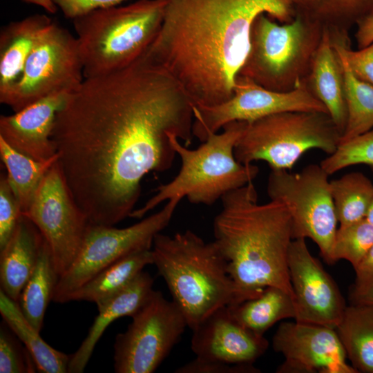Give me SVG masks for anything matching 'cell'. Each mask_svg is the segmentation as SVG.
<instances>
[{
    "instance_id": "cell-1",
    "label": "cell",
    "mask_w": 373,
    "mask_h": 373,
    "mask_svg": "<svg viewBox=\"0 0 373 373\" xmlns=\"http://www.w3.org/2000/svg\"><path fill=\"white\" fill-rule=\"evenodd\" d=\"M194 105L146 53L113 73L85 78L57 113L52 140L71 193L91 224L129 217L149 173L176 154L170 135L191 144Z\"/></svg>"
},
{
    "instance_id": "cell-2",
    "label": "cell",
    "mask_w": 373,
    "mask_h": 373,
    "mask_svg": "<svg viewBox=\"0 0 373 373\" xmlns=\"http://www.w3.org/2000/svg\"><path fill=\"white\" fill-rule=\"evenodd\" d=\"M291 21L289 0H167L160 29L146 54L181 86L195 106L233 95L258 16Z\"/></svg>"
},
{
    "instance_id": "cell-3",
    "label": "cell",
    "mask_w": 373,
    "mask_h": 373,
    "mask_svg": "<svg viewBox=\"0 0 373 373\" xmlns=\"http://www.w3.org/2000/svg\"><path fill=\"white\" fill-rule=\"evenodd\" d=\"M213 224L214 242L245 300L267 287L293 296L288 252L293 240L289 211L282 202L258 203L250 182L225 194Z\"/></svg>"
},
{
    "instance_id": "cell-4",
    "label": "cell",
    "mask_w": 373,
    "mask_h": 373,
    "mask_svg": "<svg viewBox=\"0 0 373 373\" xmlns=\"http://www.w3.org/2000/svg\"><path fill=\"white\" fill-rule=\"evenodd\" d=\"M152 254L153 265L191 330L218 308L245 300L214 241L206 242L189 230L173 236L159 233Z\"/></svg>"
},
{
    "instance_id": "cell-5",
    "label": "cell",
    "mask_w": 373,
    "mask_h": 373,
    "mask_svg": "<svg viewBox=\"0 0 373 373\" xmlns=\"http://www.w3.org/2000/svg\"><path fill=\"white\" fill-rule=\"evenodd\" d=\"M167 0H137L73 19L85 78L106 75L144 55L162 23Z\"/></svg>"
},
{
    "instance_id": "cell-6",
    "label": "cell",
    "mask_w": 373,
    "mask_h": 373,
    "mask_svg": "<svg viewBox=\"0 0 373 373\" xmlns=\"http://www.w3.org/2000/svg\"><path fill=\"white\" fill-rule=\"evenodd\" d=\"M247 124L242 121L229 122L195 149H188L175 135H170L172 146L181 160L180 169L129 217L141 219L160 203L171 199L186 198L193 204L211 205L227 193L252 182L258 174V167L242 164L234 155L236 144Z\"/></svg>"
},
{
    "instance_id": "cell-7",
    "label": "cell",
    "mask_w": 373,
    "mask_h": 373,
    "mask_svg": "<svg viewBox=\"0 0 373 373\" xmlns=\"http://www.w3.org/2000/svg\"><path fill=\"white\" fill-rule=\"evenodd\" d=\"M323 33L320 26L299 15L279 23L261 14L252 25L249 50L238 74L271 90H294L307 79Z\"/></svg>"
},
{
    "instance_id": "cell-8",
    "label": "cell",
    "mask_w": 373,
    "mask_h": 373,
    "mask_svg": "<svg viewBox=\"0 0 373 373\" xmlns=\"http://www.w3.org/2000/svg\"><path fill=\"white\" fill-rule=\"evenodd\" d=\"M341 133L327 113L288 111L247 123L234 148L244 164L266 162L271 169H291L308 150L335 152Z\"/></svg>"
},
{
    "instance_id": "cell-9",
    "label": "cell",
    "mask_w": 373,
    "mask_h": 373,
    "mask_svg": "<svg viewBox=\"0 0 373 373\" xmlns=\"http://www.w3.org/2000/svg\"><path fill=\"white\" fill-rule=\"evenodd\" d=\"M328 176L320 164H309L298 173L271 169L267 193L271 200L280 202L288 209L293 240L310 238L323 259L332 265L338 220Z\"/></svg>"
},
{
    "instance_id": "cell-10",
    "label": "cell",
    "mask_w": 373,
    "mask_h": 373,
    "mask_svg": "<svg viewBox=\"0 0 373 373\" xmlns=\"http://www.w3.org/2000/svg\"><path fill=\"white\" fill-rule=\"evenodd\" d=\"M180 202L169 200L160 211L125 228L90 224L77 258L59 278L52 300L67 303L75 291L108 266L135 251L151 249L155 236L169 225Z\"/></svg>"
},
{
    "instance_id": "cell-11",
    "label": "cell",
    "mask_w": 373,
    "mask_h": 373,
    "mask_svg": "<svg viewBox=\"0 0 373 373\" xmlns=\"http://www.w3.org/2000/svg\"><path fill=\"white\" fill-rule=\"evenodd\" d=\"M84 80L76 37L53 21L36 42L19 81L0 102L17 112L48 96L70 94Z\"/></svg>"
},
{
    "instance_id": "cell-12",
    "label": "cell",
    "mask_w": 373,
    "mask_h": 373,
    "mask_svg": "<svg viewBox=\"0 0 373 373\" xmlns=\"http://www.w3.org/2000/svg\"><path fill=\"white\" fill-rule=\"evenodd\" d=\"M131 318L127 329L115 338L114 370L154 372L188 327L186 319L173 300L156 290Z\"/></svg>"
},
{
    "instance_id": "cell-13",
    "label": "cell",
    "mask_w": 373,
    "mask_h": 373,
    "mask_svg": "<svg viewBox=\"0 0 373 373\" xmlns=\"http://www.w3.org/2000/svg\"><path fill=\"white\" fill-rule=\"evenodd\" d=\"M23 216L32 222L47 242L61 277L77 258L90 222L75 200L58 160L44 176Z\"/></svg>"
},
{
    "instance_id": "cell-14",
    "label": "cell",
    "mask_w": 373,
    "mask_h": 373,
    "mask_svg": "<svg viewBox=\"0 0 373 373\" xmlns=\"http://www.w3.org/2000/svg\"><path fill=\"white\" fill-rule=\"evenodd\" d=\"M288 111L327 113L325 106L309 90L306 79L294 90L277 92L238 74L231 99L213 106H194L193 134L203 142L229 122L242 121L249 124L270 115Z\"/></svg>"
},
{
    "instance_id": "cell-15",
    "label": "cell",
    "mask_w": 373,
    "mask_h": 373,
    "mask_svg": "<svg viewBox=\"0 0 373 373\" xmlns=\"http://www.w3.org/2000/svg\"><path fill=\"white\" fill-rule=\"evenodd\" d=\"M288 268L294 294L295 321L336 329L347 305L334 280L311 254L305 239L292 240Z\"/></svg>"
},
{
    "instance_id": "cell-16",
    "label": "cell",
    "mask_w": 373,
    "mask_h": 373,
    "mask_svg": "<svg viewBox=\"0 0 373 373\" xmlns=\"http://www.w3.org/2000/svg\"><path fill=\"white\" fill-rule=\"evenodd\" d=\"M284 362L279 373H358L346 363V353L336 329L300 322H283L272 340Z\"/></svg>"
},
{
    "instance_id": "cell-17",
    "label": "cell",
    "mask_w": 373,
    "mask_h": 373,
    "mask_svg": "<svg viewBox=\"0 0 373 373\" xmlns=\"http://www.w3.org/2000/svg\"><path fill=\"white\" fill-rule=\"evenodd\" d=\"M191 350L196 357L234 365H252L268 347L264 336L242 325L223 306L193 330Z\"/></svg>"
},
{
    "instance_id": "cell-18",
    "label": "cell",
    "mask_w": 373,
    "mask_h": 373,
    "mask_svg": "<svg viewBox=\"0 0 373 373\" xmlns=\"http://www.w3.org/2000/svg\"><path fill=\"white\" fill-rule=\"evenodd\" d=\"M69 93L41 99L10 115L0 117V137L19 152L39 161L57 155L52 140L57 113Z\"/></svg>"
},
{
    "instance_id": "cell-19",
    "label": "cell",
    "mask_w": 373,
    "mask_h": 373,
    "mask_svg": "<svg viewBox=\"0 0 373 373\" xmlns=\"http://www.w3.org/2000/svg\"><path fill=\"white\" fill-rule=\"evenodd\" d=\"M154 280L142 271L128 286L96 303L98 314L77 350L70 354L68 372L84 371L95 345L106 329L117 319L132 316L153 291Z\"/></svg>"
},
{
    "instance_id": "cell-20",
    "label": "cell",
    "mask_w": 373,
    "mask_h": 373,
    "mask_svg": "<svg viewBox=\"0 0 373 373\" xmlns=\"http://www.w3.org/2000/svg\"><path fill=\"white\" fill-rule=\"evenodd\" d=\"M306 82L312 94L325 106L342 136L347 117L343 70L327 30H323Z\"/></svg>"
},
{
    "instance_id": "cell-21",
    "label": "cell",
    "mask_w": 373,
    "mask_h": 373,
    "mask_svg": "<svg viewBox=\"0 0 373 373\" xmlns=\"http://www.w3.org/2000/svg\"><path fill=\"white\" fill-rule=\"evenodd\" d=\"M43 240L37 227L21 215L10 240L0 250L1 289L16 302L35 268Z\"/></svg>"
},
{
    "instance_id": "cell-22",
    "label": "cell",
    "mask_w": 373,
    "mask_h": 373,
    "mask_svg": "<svg viewBox=\"0 0 373 373\" xmlns=\"http://www.w3.org/2000/svg\"><path fill=\"white\" fill-rule=\"evenodd\" d=\"M53 20L35 14L3 26L0 32V99L17 84L38 39Z\"/></svg>"
},
{
    "instance_id": "cell-23",
    "label": "cell",
    "mask_w": 373,
    "mask_h": 373,
    "mask_svg": "<svg viewBox=\"0 0 373 373\" xmlns=\"http://www.w3.org/2000/svg\"><path fill=\"white\" fill-rule=\"evenodd\" d=\"M289 1L295 15L327 30L334 42H350V30L373 15V0Z\"/></svg>"
},
{
    "instance_id": "cell-24",
    "label": "cell",
    "mask_w": 373,
    "mask_h": 373,
    "mask_svg": "<svg viewBox=\"0 0 373 373\" xmlns=\"http://www.w3.org/2000/svg\"><path fill=\"white\" fill-rule=\"evenodd\" d=\"M351 365L373 373V305L351 303L336 328Z\"/></svg>"
},
{
    "instance_id": "cell-25",
    "label": "cell",
    "mask_w": 373,
    "mask_h": 373,
    "mask_svg": "<svg viewBox=\"0 0 373 373\" xmlns=\"http://www.w3.org/2000/svg\"><path fill=\"white\" fill-rule=\"evenodd\" d=\"M0 313L3 320L31 354L37 371L42 373L68 372L70 355L50 347L26 320L17 302L0 289Z\"/></svg>"
},
{
    "instance_id": "cell-26",
    "label": "cell",
    "mask_w": 373,
    "mask_h": 373,
    "mask_svg": "<svg viewBox=\"0 0 373 373\" xmlns=\"http://www.w3.org/2000/svg\"><path fill=\"white\" fill-rule=\"evenodd\" d=\"M151 249L135 251L111 264L88 280L68 298V301L85 300L95 304L121 291L153 265Z\"/></svg>"
},
{
    "instance_id": "cell-27",
    "label": "cell",
    "mask_w": 373,
    "mask_h": 373,
    "mask_svg": "<svg viewBox=\"0 0 373 373\" xmlns=\"http://www.w3.org/2000/svg\"><path fill=\"white\" fill-rule=\"evenodd\" d=\"M228 307L242 325L260 336L276 323L296 316L294 298L276 287H267L258 296Z\"/></svg>"
},
{
    "instance_id": "cell-28",
    "label": "cell",
    "mask_w": 373,
    "mask_h": 373,
    "mask_svg": "<svg viewBox=\"0 0 373 373\" xmlns=\"http://www.w3.org/2000/svg\"><path fill=\"white\" fill-rule=\"evenodd\" d=\"M59 278L50 247L44 238L35 268L17 301L26 320L39 332Z\"/></svg>"
},
{
    "instance_id": "cell-29",
    "label": "cell",
    "mask_w": 373,
    "mask_h": 373,
    "mask_svg": "<svg viewBox=\"0 0 373 373\" xmlns=\"http://www.w3.org/2000/svg\"><path fill=\"white\" fill-rule=\"evenodd\" d=\"M0 156L23 215L28 210L44 176L58 160V154L46 161L37 160L15 150L0 137Z\"/></svg>"
},
{
    "instance_id": "cell-30",
    "label": "cell",
    "mask_w": 373,
    "mask_h": 373,
    "mask_svg": "<svg viewBox=\"0 0 373 373\" xmlns=\"http://www.w3.org/2000/svg\"><path fill=\"white\" fill-rule=\"evenodd\" d=\"M330 191L339 227L365 218L373 198V183L361 172L330 180Z\"/></svg>"
},
{
    "instance_id": "cell-31",
    "label": "cell",
    "mask_w": 373,
    "mask_h": 373,
    "mask_svg": "<svg viewBox=\"0 0 373 373\" xmlns=\"http://www.w3.org/2000/svg\"><path fill=\"white\" fill-rule=\"evenodd\" d=\"M337 53L343 70L347 113L341 143L373 128V86L357 78L345 58Z\"/></svg>"
},
{
    "instance_id": "cell-32",
    "label": "cell",
    "mask_w": 373,
    "mask_h": 373,
    "mask_svg": "<svg viewBox=\"0 0 373 373\" xmlns=\"http://www.w3.org/2000/svg\"><path fill=\"white\" fill-rule=\"evenodd\" d=\"M372 246L373 224L365 218L345 227H339L333 245L334 262L345 260L354 269Z\"/></svg>"
},
{
    "instance_id": "cell-33",
    "label": "cell",
    "mask_w": 373,
    "mask_h": 373,
    "mask_svg": "<svg viewBox=\"0 0 373 373\" xmlns=\"http://www.w3.org/2000/svg\"><path fill=\"white\" fill-rule=\"evenodd\" d=\"M356 164L373 167V128L340 143L335 152L320 164L329 175Z\"/></svg>"
},
{
    "instance_id": "cell-34",
    "label": "cell",
    "mask_w": 373,
    "mask_h": 373,
    "mask_svg": "<svg viewBox=\"0 0 373 373\" xmlns=\"http://www.w3.org/2000/svg\"><path fill=\"white\" fill-rule=\"evenodd\" d=\"M21 341L3 320L0 327V373H33L35 363Z\"/></svg>"
},
{
    "instance_id": "cell-35",
    "label": "cell",
    "mask_w": 373,
    "mask_h": 373,
    "mask_svg": "<svg viewBox=\"0 0 373 373\" xmlns=\"http://www.w3.org/2000/svg\"><path fill=\"white\" fill-rule=\"evenodd\" d=\"M21 216L17 198L10 187L7 176L0 178V250L12 236Z\"/></svg>"
},
{
    "instance_id": "cell-36",
    "label": "cell",
    "mask_w": 373,
    "mask_h": 373,
    "mask_svg": "<svg viewBox=\"0 0 373 373\" xmlns=\"http://www.w3.org/2000/svg\"><path fill=\"white\" fill-rule=\"evenodd\" d=\"M332 43L335 50L345 58L353 74L373 86V43L356 50L351 48L350 43Z\"/></svg>"
},
{
    "instance_id": "cell-37",
    "label": "cell",
    "mask_w": 373,
    "mask_h": 373,
    "mask_svg": "<svg viewBox=\"0 0 373 373\" xmlns=\"http://www.w3.org/2000/svg\"><path fill=\"white\" fill-rule=\"evenodd\" d=\"M252 365H234L221 361L195 359L175 370L177 373H246L258 372Z\"/></svg>"
},
{
    "instance_id": "cell-38",
    "label": "cell",
    "mask_w": 373,
    "mask_h": 373,
    "mask_svg": "<svg viewBox=\"0 0 373 373\" xmlns=\"http://www.w3.org/2000/svg\"><path fill=\"white\" fill-rule=\"evenodd\" d=\"M68 19H73L90 11L117 6L126 0H51Z\"/></svg>"
},
{
    "instance_id": "cell-39",
    "label": "cell",
    "mask_w": 373,
    "mask_h": 373,
    "mask_svg": "<svg viewBox=\"0 0 373 373\" xmlns=\"http://www.w3.org/2000/svg\"><path fill=\"white\" fill-rule=\"evenodd\" d=\"M356 277L350 299L364 294L373 287V246L354 269Z\"/></svg>"
},
{
    "instance_id": "cell-40",
    "label": "cell",
    "mask_w": 373,
    "mask_h": 373,
    "mask_svg": "<svg viewBox=\"0 0 373 373\" xmlns=\"http://www.w3.org/2000/svg\"><path fill=\"white\" fill-rule=\"evenodd\" d=\"M354 38L358 49L363 48L373 43V15L357 23Z\"/></svg>"
},
{
    "instance_id": "cell-41",
    "label": "cell",
    "mask_w": 373,
    "mask_h": 373,
    "mask_svg": "<svg viewBox=\"0 0 373 373\" xmlns=\"http://www.w3.org/2000/svg\"><path fill=\"white\" fill-rule=\"evenodd\" d=\"M22 1L37 5L43 8L47 12L50 14H55L58 8L51 0H21Z\"/></svg>"
},
{
    "instance_id": "cell-42",
    "label": "cell",
    "mask_w": 373,
    "mask_h": 373,
    "mask_svg": "<svg viewBox=\"0 0 373 373\" xmlns=\"http://www.w3.org/2000/svg\"><path fill=\"white\" fill-rule=\"evenodd\" d=\"M350 300L352 303L373 305V287L364 294L354 297Z\"/></svg>"
},
{
    "instance_id": "cell-43",
    "label": "cell",
    "mask_w": 373,
    "mask_h": 373,
    "mask_svg": "<svg viewBox=\"0 0 373 373\" xmlns=\"http://www.w3.org/2000/svg\"><path fill=\"white\" fill-rule=\"evenodd\" d=\"M365 219L372 224H373V198L369 207L367 213L365 216Z\"/></svg>"
}]
</instances>
